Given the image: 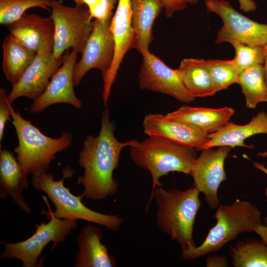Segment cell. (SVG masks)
I'll return each mask as SVG.
<instances>
[{
  "mask_svg": "<svg viewBox=\"0 0 267 267\" xmlns=\"http://www.w3.org/2000/svg\"><path fill=\"white\" fill-rule=\"evenodd\" d=\"M49 218L47 223L36 224V232L25 240L17 243L1 242L4 249L0 258L17 259L22 262L23 267H38V259L44 247L52 242L51 249H53L77 226V220Z\"/></svg>",
  "mask_w": 267,
  "mask_h": 267,
  "instance_id": "obj_8",
  "label": "cell"
},
{
  "mask_svg": "<svg viewBox=\"0 0 267 267\" xmlns=\"http://www.w3.org/2000/svg\"><path fill=\"white\" fill-rule=\"evenodd\" d=\"M73 171L64 170L62 178L54 179L51 173L33 175L32 185L37 190L44 192L55 207L54 212L42 211L47 218L51 217L59 219L83 220L105 226L108 230H117L122 225L124 218L117 215H108L93 211L82 202V198L75 196L63 183L65 178L72 176Z\"/></svg>",
  "mask_w": 267,
  "mask_h": 267,
  "instance_id": "obj_6",
  "label": "cell"
},
{
  "mask_svg": "<svg viewBox=\"0 0 267 267\" xmlns=\"http://www.w3.org/2000/svg\"><path fill=\"white\" fill-rule=\"evenodd\" d=\"M101 0H74L76 5H85L90 9L98 4Z\"/></svg>",
  "mask_w": 267,
  "mask_h": 267,
  "instance_id": "obj_36",
  "label": "cell"
},
{
  "mask_svg": "<svg viewBox=\"0 0 267 267\" xmlns=\"http://www.w3.org/2000/svg\"><path fill=\"white\" fill-rule=\"evenodd\" d=\"M61 64L62 59H57L52 52L37 54L19 81L12 85V90L8 94L10 103L21 96L33 100L39 97Z\"/></svg>",
  "mask_w": 267,
  "mask_h": 267,
  "instance_id": "obj_17",
  "label": "cell"
},
{
  "mask_svg": "<svg viewBox=\"0 0 267 267\" xmlns=\"http://www.w3.org/2000/svg\"><path fill=\"white\" fill-rule=\"evenodd\" d=\"M234 113V109L229 107L212 108L184 105L165 116L194 125L210 134L225 126Z\"/></svg>",
  "mask_w": 267,
  "mask_h": 267,
  "instance_id": "obj_21",
  "label": "cell"
},
{
  "mask_svg": "<svg viewBox=\"0 0 267 267\" xmlns=\"http://www.w3.org/2000/svg\"><path fill=\"white\" fill-rule=\"evenodd\" d=\"M230 253L235 267H267V245L262 241L238 242Z\"/></svg>",
  "mask_w": 267,
  "mask_h": 267,
  "instance_id": "obj_26",
  "label": "cell"
},
{
  "mask_svg": "<svg viewBox=\"0 0 267 267\" xmlns=\"http://www.w3.org/2000/svg\"><path fill=\"white\" fill-rule=\"evenodd\" d=\"M205 4L208 12L218 14L223 22L217 33L216 44L238 42L261 47L267 44V24L243 15L226 0H205Z\"/></svg>",
  "mask_w": 267,
  "mask_h": 267,
  "instance_id": "obj_9",
  "label": "cell"
},
{
  "mask_svg": "<svg viewBox=\"0 0 267 267\" xmlns=\"http://www.w3.org/2000/svg\"><path fill=\"white\" fill-rule=\"evenodd\" d=\"M2 68L9 83L15 84L35 59L37 53L8 35L2 43Z\"/></svg>",
  "mask_w": 267,
  "mask_h": 267,
  "instance_id": "obj_24",
  "label": "cell"
},
{
  "mask_svg": "<svg viewBox=\"0 0 267 267\" xmlns=\"http://www.w3.org/2000/svg\"><path fill=\"white\" fill-rule=\"evenodd\" d=\"M11 117L18 139L14 152L27 175L46 173L55 155L72 144L73 136L70 133L63 131L60 137L53 138L24 119L18 111L15 112L13 109Z\"/></svg>",
  "mask_w": 267,
  "mask_h": 267,
  "instance_id": "obj_5",
  "label": "cell"
},
{
  "mask_svg": "<svg viewBox=\"0 0 267 267\" xmlns=\"http://www.w3.org/2000/svg\"><path fill=\"white\" fill-rule=\"evenodd\" d=\"M102 230L89 223L77 236L79 249L75 256V267H115V257L109 254L107 247L101 242Z\"/></svg>",
  "mask_w": 267,
  "mask_h": 267,
  "instance_id": "obj_19",
  "label": "cell"
},
{
  "mask_svg": "<svg viewBox=\"0 0 267 267\" xmlns=\"http://www.w3.org/2000/svg\"><path fill=\"white\" fill-rule=\"evenodd\" d=\"M227 265V260L224 257L220 256H209L206 259V266L211 267H226Z\"/></svg>",
  "mask_w": 267,
  "mask_h": 267,
  "instance_id": "obj_33",
  "label": "cell"
},
{
  "mask_svg": "<svg viewBox=\"0 0 267 267\" xmlns=\"http://www.w3.org/2000/svg\"><path fill=\"white\" fill-rule=\"evenodd\" d=\"M13 108L11 103L8 100V95L3 88L0 89V149L1 143L2 140L4 130L7 120H10L9 116H11Z\"/></svg>",
  "mask_w": 267,
  "mask_h": 267,
  "instance_id": "obj_31",
  "label": "cell"
},
{
  "mask_svg": "<svg viewBox=\"0 0 267 267\" xmlns=\"http://www.w3.org/2000/svg\"><path fill=\"white\" fill-rule=\"evenodd\" d=\"M217 92L237 83L239 74L231 60H205Z\"/></svg>",
  "mask_w": 267,
  "mask_h": 267,
  "instance_id": "obj_28",
  "label": "cell"
},
{
  "mask_svg": "<svg viewBox=\"0 0 267 267\" xmlns=\"http://www.w3.org/2000/svg\"><path fill=\"white\" fill-rule=\"evenodd\" d=\"M118 0H101L100 2L89 9L90 18L100 21H110L113 16V10Z\"/></svg>",
  "mask_w": 267,
  "mask_h": 267,
  "instance_id": "obj_30",
  "label": "cell"
},
{
  "mask_svg": "<svg viewBox=\"0 0 267 267\" xmlns=\"http://www.w3.org/2000/svg\"><path fill=\"white\" fill-rule=\"evenodd\" d=\"M27 175L13 153L0 150V198L10 195L20 209L30 214L31 208L24 199L23 189H28Z\"/></svg>",
  "mask_w": 267,
  "mask_h": 267,
  "instance_id": "obj_20",
  "label": "cell"
},
{
  "mask_svg": "<svg viewBox=\"0 0 267 267\" xmlns=\"http://www.w3.org/2000/svg\"><path fill=\"white\" fill-rule=\"evenodd\" d=\"M253 166L255 168L262 171L267 175V168L264 164L253 162ZM265 194L267 196V188L265 190Z\"/></svg>",
  "mask_w": 267,
  "mask_h": 267,
  "instance_id": "obj_37",
  "label": "cell"
},
{
  "mask_svg": "<svg viewBox=\"0 0 267 267\" xmlns=\"http://www.w3.org/2000/svg\"><path fill=\"white\" fill-rule=\"evenodd\" d=\"M178 69L184 85L194 97L212 96L217 92L205 59H183Z\"/></svg>",
  "mask_w": 267,
  "mask_h": 267,
  "instance_id": "obj_23",
  "label": "cell"
},
{
  "mask_svg": "<svg viewBox=\"0 0 267 267\" xmlns=\"http://www.w3.org/2000/svg\"><path fill=\"white\" fill-rule=\"evenodd\" d=\"M62 56V65L54 74L43 93L33 100L30 107L31 113L42 112L48 106L56 103H67L81 109L82 101L74 90L73 72L78 53L72 50Z\"/></svg>",
  "mask_w": 267,
  "mask_h": 267,
  "instance_id": "obj_14",
  "label": "cell"
},
{
  "mask_svg": "<svg viewBox=\"0 0 267 267\" xmlns=\"http://www.w3.org/2000/svg\"><path fill=\"white\" fill-rule=\"evenodd\" d=\"M111 21L94 20L92 30L81 53V58L74 67L75 86H78L86 73L92 69L99 70L102 77L110 69L115 52Z\"/></svg>",
  "mask_w": 267,
  "mask_h": 267,
  "instance_id": "obj_10",
  "label": "cell"
},
{
  "mask_svg": "<svg viewBox=\"0 0 267 267\" xmlns=\"http://www.w3.org/2000/svg\"><path fill=\"white\" fill-rule=\"evenodd\" d=\"M231 148L222 146L216 149L202 150L192 165L190 175L194 180V186L204 194L205 201L212 209L219 205L218 191L221 183L226 179L224 162Z\"/></svg>",
  "mask_w": 267,
  "mask_h": 267,
  "instance_id": "obj_12",
  "label": "cell"
},
{
  "mask_svg": "<svg viewBox=\"0 0 267 267\" xmlns=\"http://www.w3.org/2000/svg\"><path fill=\"white\" fill-rule=\"evenodd\" d=\"M239 9L244 12L255 11L257 9V5L253 0H238Z\"/></svg>",
  "mask_w": 267,
  "mask_h": 267,
  "instance_id": "obj_34",
  "label": "cell"
},
{
  "mask_svg": "<svg viewBox=\"0 0 267 267\" xmlns=\"http://www.w3.org/2000/svg\"><path fill=\"white\" fill-rule=\"evenodd\" d=\"M264 222H266V223L267 224V217H266V218L265 220H264Z\"/></svg>",
  "mask_w": 267,
  "mask_h": 267,
  "instance_id": "obj_40",
  "label": "cell"
},
{
  "mask_svg": "<svg viewBox=\"0 0 267 267\" xmlns=\"http://www.w3.org/2000/svg\"><path fill=\"white\" fill-rule=\"evenodd\" d=\"M148 136H156L178 144L198 150L209 140L208 134L191 124L167 118L160 114H148L142 122Z\"/></svg>",
  "mask_w": 267,
  "mask_h": 267,
  "instance_id": "obj_16",
  "label": "cell"
},
{
  "mask_svg": "<svg viewBox=\"0 0 267 267\" xmlns=\"http://www.w3.org/2000/svg\"><path fill=\"white\" fill-rule=\"evenodd\" d=\"M235 54L231 59L239 75L246 69L256 64H264L265 52L264 47L251 46L238 42H233Z\"/></svg>",
  "mask_w": 267,
  "mask_h": 267,
  "instance_id": "obj_29",
  "label": "cell"
},
{
  "mask_svg": "<svg viewBox=\"0 0 267 267\" xmlns=\"http://www.w3.org/2000/svg\"><path fill=\"white\" fill-rule=\"evenodd\" d=\"M50 7L55 27L52 51L55 57L61 59L63 53L70 48L82 53L94 25L88 6L70 7L53 0Z\"/></svg>",
  "mask_w": 267,
  "mask_h": 267,
  "instance_id": "obj_7",
  "label": "cell"
},
{
  "mask_svg": "<svg viewBox=\"0 0 267 267\" xmlns=\"http://www.w3.org/2000/svg\"><path fill=\"white\" fill-rule=\"evenodd\" d=\"M115 44L113 61L108 73L103 78V101L106 106L118 71L127 51L133 48L135 33L132 24L131 0H118L117 7L110 24Z\"/></svg>",
  "mask_w": 267,
  "mask_h": 267,
  "instance_id": "obj_13",
  "label": "cell"
},
{
  "mask_svg": "<svg viewBox=\"0 0 267 267\" xmlns=\"http://www.w3.org/2000/svg\"><path fill=\"white\" fill-rule=\"evenodd\" d=\"M215 218L216 224L203 242L182 251L183 259L192 260L218 251L239 234L254 231L262 223L259 209L249 202L238 199L230 205H219Z\"/></svg>",
  "mask_w": 267,
  "mask_h": 267,
  "instance_id": "obj_3",
  "label": "cell"
},
{
  "mask_svg": "<svg viewBox=\"0 0 267 267\" xmlns=\"http://www.w3.org/2000/svg\"><path fill=\"white\" fill-rule=\"evenodd\" d=\"M132 24L135 33L133 48L141 54L149 51L155 19L164 8L161 0H131Z\"/></svg>",
  "mask_w": 267,
  "mask_h": 267,
  "instance_id": "obj_22",
  "label": "cell"
},
{
  "mask_svg": "<svg viewBox=\"0 0 267 267\" xmlns=\"http://www.w3.org/2000/svg\"><path fill=\"white\" fill-rule=\"evenodd\" d=\"M200 192L195 187L186 190H169L157 187L151 194L149 203L155 200L157 206L156 223L160 230L180 246L182 251L196 246L193 226L200 207Z\"/></svg>",
  "mask_w": 267,
  "mask_h": 267,
  "instance_id": "obj_2",
  "label": "cell"
},
{
  "mask_svg": "<svg viewBox=\"0 0 267 267\" xmlns=\"http://www.w3.org/2000/svg\"><path fill=\"white\" fill-rule=\"evenodd\" d=\"M142 55L138 74L141 89L167 94L187 103L195 99L184 85L178 69L171 68L150 51Z\"/></svg>",
  "mask_w": 267,
  "mask_h": 267,
  "instance_id": "obj_11",
  "label": "cell"
},
{
  "mask_svg": "<svg viewBox=\"0 0 267 267\" xmlns=\"http://www.w3.org/2000/svg\"><path fill=\"white\" fill-rule=\"evenodd\" d=\"M53 0H0V23L4 26L18 20L32 7H39L51 11Z\"/></svg>",
  "mask_w": 267,
  "mask_h": 267,
  "instance_id": "obj_27",
  "label": "cell"
},
{
  "mask_svg": "<svg viewBox=\"0 0 267 267\" xmlns=\"http://www.w3.org/2000/svg\"><path fill=\"white\" fill-rule=\"evenodd\" d=\"M264 50L265 52V61L264 64V71H265V78L266 84L267 85V44L265 46Z\"/></svg>",
  "mask_w": 267,
  "mask_h": 267,
  "instance_id": "obj_38",
  "label": "cell"
},
{
  "mask_svg": "<svg viewBox=\"0 0 267 267\" xmlns=\"http://www.w3.org/2000/svg\"><path fill=\"white\" fill-rule=\"evenodd\" d=\"M262 238V241L267 245V225L261 223L258 225L254 231Z\"/></svg>",
  "mask_w": 267,
  "mask_h": 267,
  "instance_id": "obj_35",
  "label": "cell"
},
{
  "mask_svg": "<svg viewBox=\"0 0 267 267\" xmlns=\"http://www.w3.org/2000/svg\"><path fill=\"white\" fill-rule=\"evenodd\" d=\"M267 134V113L261 111L245 125H238L229 122L218 131L208 134V141L198 150L219 146H236L253 148L244 143L245 140L257 134Z\"/></svg>",
  "mask_w": 267,
  "mask_h": 267,
  "instance_id": "obj_18",
  "label": "cell"
},
{
  "mask_svg": "<svg viewBox=\"0 0 267 267\" xmlns=\"http://www.w3.org/2000/svg\"><path fill=\"white\" fill-rule=\"evenodd\" d=\"M237 84L241 88L245 99V106L255 108L260 102H267V85L263 64H256L241 72Z\"/></svg>",
  "mask_w": 267,
  "mask_h": 267,
  "instance_id": "obj_25",
  "label": "cell"
},
{
  "mask_svg": "<svg viewBox=\"0 0 267 267\" xmlns=\"http://www.w3.org/2000/svg\"><path fill=\"white\" fill-rule=\"evenodd\" d=\"M165 15L168 18H171L173 14L178 11L186 8L188 4H196L198 0H161Z\"/></svg>",
  "mask_w": 267,
  "mask_h": 267,
  "instance_id": "obj_32",
  "label": "cell"
},
{
  "mask_svg": "<svg viewBox=\"0 0 267 267\" xmlns=\"http://www.w3.org/2000/svg\"><path fill=\"white\" fill-rule=\"evenodd\" d=\"M115 125L110 120L106 107L101 119V127L97 136L88 135L83 142L79 163L84 169L76 184L84 186L79 195L92 200L104 199L118 191V182L114 178V170L118 167L123 149L136 144V139L120 142L114 134Z\"/></svg>",
  "mask_w": 267,
  "mask_h": 267,
  "instance_id": "obj_1",
  "label": "cell"
},
{
  "mask_svg": "<svg viewBox=\"0 0 267 267\" xmlns=\"http://www.w3.org/2000/svg\"><path fill=\"white\" fill-rule=\"evenodd\" d=\"M149 137L130 146V155L137 166L148 171L152 179L151 194L161 186L159 178L172 172L190 175L196 158V149L182 146L165 138Z\"/></svg>",
  "mask_w": 267,
  "mask_h": 267,
  "instance_id": "obj_4",
  "label": "cell"
},
{
  "mask_svg": "<svg viewBox=\"0 0 267 267\" xmlns=\"http://www.w3.org/2000/svg\"><path fill=\"white\" fill-rule=\"evenodd\" d=\"M258 156L265 158L267 157V150L264 152L258 153L257 155Z\"/></svg>",
  "mask_w": 267,
  "mask_h": 267,
  "instance_id": "obj_39",
  "label": "cell"
},
{
  "mask_svg": "<svg viewBox=\"0 0 267 267\" xmlns=\"http://www.w3.org/2000/svg\"><path fill=\"white\" fill-rule=\"evenodd\" d=\"M5 26L9 35L37 54L53 51L55 27L51 16L43 17L25 12Z\"/></svg>",
  "mask_w": 267,
  "mask_h": 267,
  "instance_id": "obj_15",
  "label": "cell"
}]
</instances>
